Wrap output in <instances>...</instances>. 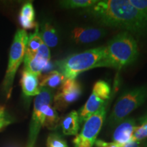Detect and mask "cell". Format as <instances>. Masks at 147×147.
<instances>
[{"instance_id": "obj_23", "label": "cell", "mask_w": 147, "mask_h": 147, "mask_svg": "<svg viewBox=\"0 0 147 147\" xmlns=\"http://www.w3.org/2000/svg\"><path fill=\"white\" fill-rule=\"evenodd\" d=\"M47 147H67V145L60 136L56 134H52L48 137Z\"/></svg>"}, {"instance_id": "obj_14", "label": "cell", "mask_w": 147, "mask_h": 147, "mask_svg": "<svg viewBox=\"0 0 147 147\" xmlns=\"http://www.w3.org/2000/svg\"><path fill=\"white\" fill-rule=\"evenodd\" d=\"M80 120L78 112L72 110L62 119L61 123L63 134L67 136H76L80 128Z\"/></svg>"}, {"instance_id": "obj_12", "label": "cell", "mask_w": 147, "mask_h": 147, "mask_svg": "<svg viewBox=\"0 0 147 147\" xmlns=\"http://www.w3.org/2000/svg\"><path fill=\"white\" fill-rule=\"evenodd\" d=\"M21 84L23 93L26 96H37L40 93L38 76L24 69L22 74Z\"/></svg>"}, {"instance_id": "obj_27", "label": "cell", "mask_w": 147, "mask_h": 147, "mask_svg": "<svg viewBox=\"0 0 147 147\" xmlns=\"http://www.w3.org/2000/svg\"><path fill=\"white\" fill-rule=\"evenodd\" d=\"M140 146V142L137 141L131 140L130 142L127 143V144L123 145L121 147H139Z\"/></svg>"}, {"instance_id": "obj_2", "label": "cell", "mask_w": 147, "mask_h": 147, "mask_svg": "<svg viewBox=\"0 0 147 147\" xmlns=\"http://www.w3.org/2000/svg\"><path fill=\"white\" fill-rule=\"evenodd\" d=\"M138 56L136 40L126 31L110 40L105 47V54L97 67H107L121 69L134 63Z\"/></svg>"}, {"instance_id": "obj_10", "label": "cell", "mask_w": 147, "mask_h": 147, "mask_svg": "<svg viewBox=\"0 0 147 147\" xmlns=\"http://www.w3.org/2000/svg\"><path fill=\"white\" fill-rule=\"evenodd\" d=\"M136 126L133 119H125L116 127L113 134V141L121 146L131 140Z\"/></svg>"}, {"instance_id": "obj_11", "label": "cell", "mask_w": 147, "mask_h": 147, "mask_svg": "<svg viewBox=\"0 0 147 147\" xmlns=\"http://www.w3.org/2000/svg\"><path fill=\"white\" fill-rule=\"evenodd\" d=\"M106 34L104 29L91 27H76L71 32V38L78 44H87L95 42Z\"/></svg>"}, {"instance_id": "obj_3", "label": "cell", "mask_w": 147, "mask_h": 147, "mask_svg": "<svg viewBox=\"0 0 147 147\" xmlns=\"http://www.w3.org/2000/svg\"><path fill=\"white\" fill-rule=\"evenodd\" d=\"M104 54L105 47L95 48L71 55L57 62V65L65 78L76 79L83 71L97 68Z\"/></svg>"}, {"instance_id": "obj_28", "label": "cell", "mask_w": 147, "mask_h": 147, "mask_svg": "<svg viewBox=\"0 0 147 147\" xmlns=\"http://www.w3.org/2000/svg\"><path fill=\"white\" fill-rule=\"evenodd\" d=\"M146 147H147V144H146Z\"/></svg>"}, {"instance_id": "obj_15", "label": "cell", "mask_w": 147, "mask_h": 147, "mask_svg": "<svg viewBox=\"0 0 147 147\" xmlns=\"http://www.w3.org/2000/svg\"><path fill=\"white\" fill-rule=\"evenodd\" d=\"M19 21L21 26L25 29H32L38 26L35 22V11L32 3H26L22 7Z\"/></svg>"}, {"instance_id": "obj_5", "label": "cell", "mask_w": 147, "mask_h": 147, "mask_svg": "<svg viewBox=\"0 0 147 147\" xmlns=\"http://www.w3.org/2000/svg\"><path fill=\"white\" fill-rule=\"evenodd\" d=\"M28 38L26 31L24 29L18 30L14 36L9 55L8 69L3 83V91L7 98L10 96L16 71L24 59Z\"/></svg>"}, {"instance_id": "obj_22", "label": "cell", "mask_w": 147, "mask_h": 147, "mask_svg": "<svg viewBox=\"0 0 147 147\" xmlns=\"http://www.w3.org/2000/svg\"><path fill=\"white\" fill-rule=\"evenodd\" d=\"M143 119L144 121L141 125L136 127L135 131L132 136L131 140L140 142L142 140L147 138V117H144Z\"/></svg>"}, {"instance_id": "obj_6", "label": "cell", "mask_w": 147, "mask_h": 147, "mask_svg": "<svg viewBox=\"0 0 147 147\" xmlns=\"http://www.w3.org/2000/svg\"><path fill=\"white\" fill-rule=\"evenodd\" d=\"M53 98V92L49 88H40V94L37 95L34 101L27 147H34L40 128L43 125L45 111L47 106L51 104Z\"/></svg>"}, {"instance_id": "obj_19", "label": "cell", "mask_w": 147, "mask_h": 147, "mask_svg": "<svg viewBox=\"0 0 147 147\" xmlns=\"http://www.w3.org/2000/svg\"><path fill=\"white\" fill-rule=\"evenodd\" d=\"M59 121V117L55 108L51 105L47 106L45 111V117L42 126L46 127L49 129H55L57 127Z\"/></svg>"}, {"instance_id": "obj_26", "label": "cell", "mask_w": 147, "mask_h": 147, "mask_svg": "<svg viewBox=\"0 0 147 147\" xmlns=\"http://www.w3.org/2000/svg\"><path fill=\"white\" fill-rule=\"evenodd\" d=\"M95 143H96V145L98 147H121L119 145L117 144L115 142L108 143L104 142L102 140L95 141Z\"/></svg>"}, {"instance_id": "obj_20", "label": "cell", "mask_w": 147, "mask_h": 147, "mask_svg": "<svg viewBox=\"0 0 147 147\" xmlns=\"http://www.w3.org/2000/svg\"><path fill=\"white\" fill-rule=\"evenodd\" d=\"M110 92V87L108 82L104 80H99L95 82L93 86V92L92 93L95 94L97 97L100 98L101 100H105L109 98Z\"/></svg>"}, {"instance_id": "obj_24", "label": "cell", "mask_w": 147, "mask_h": 147, "mask_svg": "<svg viewBox=\"0 0 147 147\" xmlns=\"http://www.w3.org/2000/svg\"><path fill=\"white\" fill-rule=\"evenodd\" d=\"M12 123V119L6 113L5 108L0 106V130Z\"/></svg>"}, {"instance_id": "obj_4", "label": "cell", "mask_w": 147, "mask_h": 147, "mask_svg": "<svg viewBox=\"0 0 147 147\" xmlns=\"http://www.w3.org/2000/svg\"><path fill=\"white\" fill-rule=\"evenodd\" d=\"M147 98L146 86L126 91L117 99L110 114L108 123L110 127L117 126L131 112L145 102Z\"/></svg>"}, {"instance_id": "obj_21", "label": "cell", "mask_w": 147, "mask_h": 147, "mask_svg": "<svg viewBox=\"0 0 147 147\" xmlns=\"http://www.w3.org/2000/svg\"><path fill=\"white\" fill-rule=\"evenodd\" d=\"M98 1L95 0H67L60 1L62 7L66 9H74L79 8H89L94 5Z\"/></svg>"}, {"instance_id": "obj_8", "label": "cell", "mask_w": 147, "mask_h": 147, "mask_svg": "<svg viewBox=\"0 0 147 147\" xmlns=\"http://www.w3.org/2000/svg\"><path fill=\"white\" fill-rule=\"evenodd\" d=\"M82 94V88L76 79L65 78L54 97L55 108L62 110L78 100Z\"/></svg>"}, {"instance_id": "obj_25", "label": "cell", "mask_w": 147, "mask_h": 147, "mask_svg": "<svg viewBox=\"0 0 147 147\" xmlns=\"http://www.w3.org/2000/svg\"><path fill=\"white\" fill-rule=\"evenodd\" d=\"M129 1L134 8L147 14V0H129Z\"/></svg>"}, {"instance_id": "obj_13", "label": "cell", "mask_w": 147, "mask_h": 147, "mask_svg": "<svg viewBox=\"0 0 147 147\" xmlns=\"http://www.w3.org/2000/svg\"><path fill=\"white\" fill-rule=\"evenodd\" d=\"M104 101L97 97L93 93L90 95L85 104L78 112L80 123L85 122L93 114L98 111L104 105Z\"/></svg>"}, {"instance_id": "obj_18", "label": "cell", "mask_w": 147, "mask_h": 147, "mask_svg": "<svg viewBox=\"0 0 147 147\" xmlns=\"http://www.w3.org/2000/svg\"><path fill=\"white\" fill-rule=\"evenodd\" d=\"M64 80L65 77L60 71L54 70L45 75L42 78L40 83V87L55 88L59 85L61 86Z\"/></svg>"}, {"instance_id": "obj_7", "label": "cell", "mask_w": 147, "mask_h": 147, "mask_svg": "<svg viewBox=\"0 0 147 147\" xmlns=\"http://www.w3.org/2000/svg\"><path fill=\"white\" fill-rule=\"evenodd\" d=\"M106 117V106L91 115L84 122L81 132L73 140L75 147H93Z\"/></svg>"}, {"instance_id": "obj_16", "label": "cell", "mask_w": 147, "mask_h": 147, "mask_svg": "<svg viewBox=\"0 0 147 147\" xmlns=\"http://www.w3.org/2000/svg\"><path fill=\"white\" fill-rule=\"evenodd\" d=\"M43 43L48 47H55L59 42L58 34L56 29L50 23H45L42 27L40 33Z\"/></svg>"}, {"instance_id": "obj_1", "label": "cell", "mask_w": 147, "mask_h": 147, "mask_svg": "<svg viewBox=\"0 0 147 147\" xmlns=\"http://www.w3.org/2000/svg\"><path fill=\"white\" fill-rule=\"evenodd\" d=\"M87 13L103 25L118 27L137 36L147 31V14L127 0H104L87 9Z\"/></svg>"}, {"instance_id": "obj_17", "label": "cell", "mask_w": 147, "mask_h": 147, "mask_svg": "<svg viewBox=\"0 0 147 147\" xmlns=\"http://www.w3.org/2000/svg\"><path fill=\"white\" fill-rule=\"evenodd\" d=\"M42 43L43 42H42V38L40 36L38 26H37L35 32L34 34H31L28 38L24 59L32 57L41 47Z\"/></svg>"}, {"instance_id": "obj_9", "label": "cell", "mask_w": 147, "mask_h": 147, "mask_svg": "<svg viewBox=\"0 0 147 147\" xmlns=\"http://www.w3.org/2000/svg\"><path fill=\"white\" fill-rule=\"evenodd\" d=\"M50 59L51 53L49 47L42 43L41 47L32 57L24 59V69L39 76L43 69L47 67Z\"/></svg>"}]
</instances>
